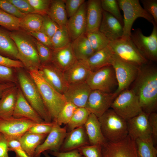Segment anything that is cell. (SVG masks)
I'll return each mask as SVG.
<instances>
[{
  "label": "cell",
  "mask_w": 157,
  "mask_h": 157,
  "mask_svg": "<svg viewBox=\"0 0 157 157\" xmlns=\"http://www.w3.org/2000/svg\"><path fill=\"white\" fill-rule=\"evenodd\" d=\"M147 64L139 66L132 89L139 98L142 111L149 114L157 108V70Z\"/></svg>",
  "instance_id": "cell-1"
},
{
  "label": "cell",
  "mask_w": 157,
  "mask_h": 157,
  "mask_svg": "<svg viewBox=\"0 0 157 157\" xmlns=\"http://www.w3.org/2000/svg\"><path fill=\"white\" fill-rule=\"evenodd\" d=\"M36 84L52 122L67 103L64 95L58 92L44 78L38 69L27 71Z\"/></svg>",
  "instance_id": "cell-2"
},
{
  "label": "cell",
  "mask_w": 157,
  "mask_h": 157,
  "mask_svg": "<svg viewBox=\"0 0 157 157\" xmlns=\"http://www.w3.org/2000/svg\"><path fill=\"white\" fill-rule=\"evenodd\" d=\"M10 36L17 47L18 60L27 70L38 69L41 64L34 38L28 33L20 28L10 32Z\"/></svg>",
  "instance_id": "cell-3"
},
{
  "label": "cell",
  "mask_w": 157,
  "mask_h": 157,
  "mask_svg": "<svg viewBox=\"0 0 157 157\" xmlns=\"http://www.w3.org/2000/svg\"><path fill=\"white\" fill-rule=\"evenodd\" d=\"M22 69H16L17 77L24 96L44 121L52 122L36 84L27 72Z\"/></svg>",
  "instance_id": "cell-4"
},
{
  "label": "cell",
  "mask_w": 157,
  "mask_h": 157,
  "mask_svg": "<svg viewBox=\"0 0 157 157\" xmlns=\"http://www.w3.org/2000/svg\"><path fill=\"white\" fill-rule=\"evenodd\" d=\"M103 134L107 141H119L128 135L127 121L110 108L98 117Z\"/></svg>",
  "instance_id": "cell-5"
},
{
  "label": "cell",
  "mask_w": 157,
  "mask_h": 157,
  "mask_svg": "<svg viewBox=\"0 0 157 157\" xmlns=\"http://www.w3.org/2000/svg\"><path fill=\"white\" fill-rule=\"evenodd\" d=\"M110 108L126 121L142 111L139 98L132 89H126L119 94Z\"/></svg>",
  "instance_id": "cell-6"
},
{
  "label": "cell",
  "mask_w": 157,
  "mask_h": 157,
  "mask_svg": "<svg viewBox=\"0 0 157 157\" xmlns=\"http://www.w3.org/2000/svg\"><path fill=\"white\" fill-rule=\"evenodd\" d=\"M117 1L119 8L122 10L124 14L122 37L130 38L132 26L138 18H143L153 25L156 24L152 16L142 7L139 0H117Z\"/></svg>",
  "instance_id": "cell-7"
},
{
  "label": "cell",
  "mask_w": 157,
  "mask_h": 157,
  "mask_svg": "<svg viewBox=\"0 0 157 157\" xmlns=\"http://www.w3.org/2000/svg\"><path fill=\"white\" fill-rule=\"evenodd\" d=\"M86 82L92 90L114 93L117 88L115 72L112 65L91 72Z\"/></svg>",
  "instance_id": "cell-8"
},
{
  "label": "cell",
  "mask_w": 157,
  "mask_h": 157,
  "mask_svg": "<svg viewBox=\"0 0 157 157\" xmlns=\"http://www.w3.org/2000/svg\"><path fill=\"white\" fill-rule=\"evenodd\" d=\"M114 54L120 59L140 66L148 61L138 51L130 38H121L110 41L108 46Z\"/></svg>",
  "instance_id": "cell-9"
},
{
  "label": "cell",
  "mask_w": 157,
  "mask_h": 157,
  "mask_svg": "<svg viewBox=\"0 0 157 157\" xmlns=\"http://www.w3.org/2000/svg\"><path fill=\"white\" fill-rule=\"evenodd\" d=\"M111 65L117 83V88L113 93L117 96L121 92L127 89L135 80L139 66L123 60L115 54Z\"/></svg>",
  "instance_id": "cell-10"
},
{
  "label": "cell",
  "mask_w": 157,
  "mask_h": 157,
  "mask_svg": "<svg viewBox=\"0 0 157 157\" xmlns=\"http://www.w3.org/2000/svg\"><path fill=\"white\" fill-rule=\"evenodd\" d=\"M152 32L150 35H143L139 28L131 33L130 38L141 54L148 60H157V25H153Z\"/></svg>",
  "instance_id": "cell-11"
},
{
  "label": "cell",
  "mask_w": 157,
  "mask_h": 157,
  "mask_svg": "<svg viewBox=\"0 0 157 157\" xmlns=\"http://www.w3.org/2000/svg\"><path fill=\"white\" fill-rule=\"evenodd\" d=\"M102 157H139L135 140L129 135L115 142L106 141L102 145Z\"/></svg>",
  "instance_id": "cell-12"
},
{
  "label": "cell",
  "mask_w": 157,
  "mask_h": 157,
  "mask_svg": "<svg viewBox=\"0 0 157 157\" xmlns=\"http://www.w3.org/2000/svg\"><path fill=\"white\" fill-rule=\"evenodd\" d=\"M37 124L24 117H0V132L7 140H19L30 128Z\"/></svg>",
  "instance_id": "cell-13"
},
{
  "label": "cell",
  "mask_w": 157,
  "mask_h": 157,
  "mask_svg": "<svg viewBox=\"0 0 157 157\" xmlns=\"http://www.w3.org/2000/svg\"><path fill=\"white\" fill-rule=\"evenodd\" d=\"M116 96L113 93H109L97 90H92L85 108L90 113L98 117L110 108Z\"/></svg>",
  "instance_id": "cell-14"
},
{
  "label": "cell",
  "mask_w": 157,
  "mask_h": 157,
  "mask_svg": "<svg viewBox=\"0 0 157 157\" xmlns=\"http://www.w3.org/2000/svg\"><path fill=\"white\" fill-rule=\"evenodd\" d=\"M149 115L142 111L127 121L128 135L134 140L152 138Z\"/></svg>",
  "instance_id": "cell-15"
},
{
  "label": "cell",
  "mask_w": 157,
  "mask_h": 157,
  "mask_svg": "<svg viewBox=\"0 0 157 157\" xmlns=\"http://www.w3.org/2000/svg\"><path fill=\"white\" fill-rule=\"evenodd\" d=\"M54 122L52 128L44 142L36 148L34 157H40L41 154L48 150L59 151L67 133L65 127H62Z\"/></svg>",
  "instance_id": "cell-16"
},
{
  "label": "cell",
  "mask_w": 157,
  "mask_h": 157,
  "mask_svg": "<svg viewBox=\"0 0 157 157\" xmlns=\"http://www.w3.org/2000/svg\"><path fill=\"white\" fill-rule=\"evenodd\" d=\"M45 80L56 90L63 94L69 84L66 81L63 72L51 63L41 65L38 69Z\"/></svg>",
  "instance_id": "cell-17"
},
{
  "label": "cell",
  "mask_w": 157,
  "mask_h": 157,
  "mask_svg": "<svg viewBox=\"0 0 157 157\" xmlns=\"http://www.w3.org/2000/svg\"><path fill=\"white\" fill-rule=\"evenodd\" d=\"M92 90L85 81L69 84L63 95L67 102L77 107H85Z\"/></svg>",
  "instance_id": "cell-18"
},
{
  "label": "cell",
  "mask_w": 157,
  "mask_h": 157,
  "mask_svg": "<svg viewBox=\"0 0 157 157\" xmlns=\"http://www.w3.org/2000/svg\"><path fill=\"white\" fill-rule=\"evenodd\" d=\"M87 3L85 1L77 12L69 18L66 26L72 42L86 31Z\"/></svg>",
  "instance_id": "cell-19"
},
{
  "label": "cell",
  "mask_w": 157,
  "mask_h": 157,
  "mask_svg": "<svg viewBox=\"0 0 157 157\" xmlns=\"http://www.w3.org/2000/svg\"><path fill=\"white\" fill-rule=\"evenodd\" d=\"M99 30L110 41L122 38L123 26L116 18L103 10L102 17Z\"/></svg>",
  "instance_id": "cell-20"
},
{
  "label": "cell",
  "mask_w": 157,
  "mask_h": 157,
  "mask_svg": "<svg viewBox=\"0 0 157 157\" xmlns=\"http://www.w3.org/2000/svg\"><path fill=\"white\" fill-rule=\"evenodd\" d=\"M90 145L84 126L67 132L59 151L66 152Z\"/></svg>",
  "instance_id": "cell-21"
},
{
  "label": "cell",
  "mask_w": 157,
  "mask_h": 157,
  "mask_svg": "<svg viewBox=\"0 0 157 157\" xmlns=\"http://www.w3.org/2000/svg\"><path fill=\"white\" fill-rule=\"evenodd\" d=\"M13 117L16 118H26L36 123L44 122L26 100L19 86Z\"/></svg>",
  "instance_id": "cell-22"
},
{
  "label": "cell",
  "mask_w": 157,
  "mask_h": 157,
  "mask_svg": "<svg viewBox=\"0 0 157 157\" xmlns=\"http://www.w3.org/2000/svg\"><path fill=\"white\" fill-rule=\"evenodd\" d=\"M114 56V53L108 46L95 52L86 60L78 61L92 72L106 66L111 65Z\"/></svg>",
  "instance_id": "cell-23"
},
{
  "label": "cell",
  "mask_w": 157,
  "mask_h": 157,
  "mask_svg": "<svg viewBox=\"0 0 157 157\" xmlns=\"http://www.w3.org/2000/svg\"><path fill=\"white\" fill-rule=\"evenodd\" d=\"M77 61L72 51L71 43L64 47L53 50L51 63L63 72Z\"/></svg>",
  "instance_id": "cell-24"
},
{
  "label": "cell",
  "mask_w": 157,
  "mask_h": 157,
  "mask_svg": "<svg viewBox=\"0 0 157 157\" xmlns=\"http://www.w3.org/2000/svg\"><path fill=\"white\" fill-rule=\"evenodd\" d=\"M86 3L87 28L85 33L99 30L103 13L101 0H89Z\"/></svg>",
  "instance_id": "cell-25"
},
{
  "label": "cell",
  "mask_w": 157,
  "mask_h": 157,
  "mask_svg": "<svg viewBox=\"0 0 157 157\" xmlns=\"http://www.w3.org/2000/svg\"><path fill=\"white\" fill-rule=\"evenodd\" d=\"M90 145L104 144L107 141L101 129L98 117L91 113L84 125Z\"/></svg>",
  "instance_id": "cell-26"
},
{
  "label": "cell",
  "mask_w": 157,
  "mask_h": 157,
  "mask_svg": "<svg viewBox=\"0 0 157 157\" xmlns=\"http://www.w3.org/2000/svg\"><path fill=\"white\" fill-rule=\"evenodd\" d=\"M19 86L17 85L7 90L0 99V117L13 116L16 105Z\"/></svg>",
  "instance_id": "cell-27"
},
{
  "label": "cell",
  "mask_w": 157,
  "mask_h": 157,
  "mask_svg": "<svg viewBox=\"0 0 157 157\" xmlns=\"http://www.w3.org/2000/svg\"><path fill=\"white\" fill-rule=\"evenodd\" d=\"M0 55L18 60L16 45L10 36V32L0 26Z\"/></svg>",
  "instance_id": "cell-28"
},
{
  "label": "cell",
  "mask_w": 157,
  "mask_h": 157,
  "mask_svg": "<svg viewBox=\"0 0 157 157\" xmlns=\"http://www.w3.org/2000/svg\"><path fill=\"white\" fill-rule=\"evenodd\" d=\"M91 72L83 64L78 61L63 74L70 84L86 81Z\"/></svg>",
  "instance_id": "cell-29"
},
{
  "label": "cell",
  "mask_w": 157,
  "mask_h": 157,
  "mask_svg": "<svg viewBox=\"0 0 157 157\" xmlns=\"http://www.w3.org/2000/svg\"><path fill=\"white\" fill-rule=\"evenodd\" d=\"M71 45L73 53L78 61L86 60L95 53L85 33L72 41Z\"/></svg>",
  "instance_id": "cell-30"
},
{
  "label": "cell",
  "mask_w": 157,
  "mask_h": 157,
  "mask_svg": "<svg viewBox=\"0 0 157 157\" xmlns=\"http://www.w3.org/2000/svg\"><path fill=\"white\" fill-rule=\"evenodd\" d=\"M47 14L60 27L66 26L68 19L64 0H53Z\"/></svg>",
  "instance_id": "cell-31"
},
{
  "label": "cell",
  "mask_w": 157,
  "mask_h": 157,
  "mask_svg": "<svg viewBox=\"0 0 157 157\" xmlns=\"http://www.w3.org/2000/svg\"><path fill=\"white\" fill-rule=\"evenodd\" d=\"M48 134H36L27 131L18 140L27 154L31 157H34L36 148Z\"/></svg>",
  "instance_id": "cell-32"
},
{
  "label": "cell",
  "mask_w": 157,
  "mask_h": 157,
  "mask_svg": "<svg viewBox=\"0 0 157 157\" xmlns=\"http://www.w3.org/2000/svg\"><path fill=\"white\" fill-rule=\"evenodd\" d=\"M43 19V15L38 14H26L20 19L19 28L28 33L40 31Z\"/></svg>",
  "instance_id": "cell-33"
},
{
  "label": "cell",
  "mask_w": 157,
  "mask_h": 157,
  "mask_svg": "<svg viewBox=\"0 0 157 157\" xmlns=\"http://www.w3.org/2000/svg\"><path fill=\"white\" fill-rule=\"evenodd\" d=\"M90 113L85 107H77L65 127L67 132L84 126Z\"/></svg>",
  "instance_id": "cell-34"
},
{
  "label": "cell",
  "mask_w": 157,
  "mask_h": 157,
  "mask_svg": "<svg viewBox=\"0 0 157 157\" xmlns=\"http://www.w3.org/2000/svg\"><path fill=\"white\" fill-rule=\"evenodd\" d=\"M139 157H157V150L152 138L135 140Z\"/></svg>",
  "instance_id": "cell-35"
},
{
  "label": "cell",
  "mask_w": 157,
  "mask_h": 157,
  "mask_svg": "<svg viewBox=\"0 0 157 157\" xmlns=\"http://www.w3.org/2000/svg\"><path fill=\"white\" fill-rule=\"evenodd\" d=\"M85 34L95 52L109 46L110 41L99 30L86 32Z\"/></svg>",
  "instance_id": "cell-36"
},
{
  "label": "cell",
  "mask_w": 157,
  "mask_h": 157,
  "mask_svg": "<svg viewBox=\"0 0 157 157\" xmlns=\"http://www.w3.org/2000/svg\"><path fill=\"white\" fill-rule=\"evenodd\" d=\"M51 39L53 50L65 47L72 42L66 26L60 27Z\"/></svg>",
  "instance_id": "cell-37"
},
{
  "label": "cell",
  "mask_w": 157,
  "mask_h": 157,
  "mask_svg": "<svg viewBox=\"0 0 157 157\" xmlns=\"http://www.w3.org/2000/svg\"><path fill=\"white\" fill-rule=\"evenodd\" d=\"M20 19L0 8V26L11 31L19 29Z\"/></svg>",
  "instance_id": "cell-38"
},
{
  "label": "cell",
  "mask_w": 157,
  "mask_h": 157,
  "mask_svg": "<svg viewBox=\"0 0 157 157\" xmlns=\"http://www.w3.org/2000/svg\"><path fill=\"white\" fill-rule=\"evenodd\" d=\"M77 108L71 103L67 102L58 113L54 122L60 126L62 124L67 125Z\"/></svg>",
  "instance_id": "cell-39"
},
{
  "label": "cell",
  "mask_w": 157,
  "mask_h": 157,
  "mask_svg": "<svg viewBox=\"0 0 157 157\" xmlns=\"http://www.w3.org/2000/svg\"><path fill=\"white\" fill-rule=\"evenodd\" d=\"M102 10L116 18L123 26V17L120 13L117 0H101Z\"/></svg>",
  "instance_id": "cell-40"
},
{
  "label": "cell",
  "mask_w": 157,
  "mask_h": 157,
  "mask_svg": "<svg viewBox=\"0 0 157 157\" xmlns=\"http://www.w3.org/2000/svg\"><path fill=\"white\" fill-rule=\"evenodd\" d=\"M39 59L41 65L51 62L53 50L37 40L34 38Z\"/></svg>",
  "instance_id": "cell-41"
},
{
  "label": "cell",
  "mask_w": 157,
  "mask_h": 157,
  "mask_svg": "<svg viewBox=\"0 0 157 157\" xmlns=\"http://www.w3.org/2000/svg\"><path fill=\"white\" fill-rule=\"evenodd\" d=\"M42 15L43 19L40 31L51 39L60 27L47 14Z\"/></svg>",
  "instance_id": "cell-42"
},
{
  "label": "cell",
  "mask_w": 157,
  "mask_h": 157,
  "mask_svg": "<svg viewBox=\"0 0 157 157\" xmlns=\"http://www.w3.org/2000/svg\"><path fill=\"white\" fill-rule=\"evenodd\" d=\"M101 147V145L90 144L81 147L77 149L84 157H102Z\"/></svg>",
  "instance_id": "cell-43"
},
{
  "label": "cell",
  "mask_w": 157,
  "mask_h": 157,
  "mask_svg": "<svg viewBox=\"0 0 157 157\" xmlns=\"http://www.w3.org/2000/svg\"><path fill=\"white\" fill-rule=\"evenodd\" d=\"M36 13L42 15L47 14L50 6V0H27Z\"/></svg>",
  "instance_id": "cell-44"
},
{
  "label": "cell",
  "mask_w": 157,
  "mask_h": 157,
  "mask_svg": "<svg viewBox=\"0 0 157 157\" xmlns=\"http://www.w3.org/2000/svg\"><path fill=\"white\" fill-rule=\"evenodd\" d=\"M54 124V122H47L44 121L32 126L27 132L39 134H48L51 131Z\"/></svg>",
  "instance_id": "cell-45"
},
{
  "label": "cell",
  "mask_w": 157,
  "mask_h": 157,
  "mask_svg": "<svg viewBox=\"0 0 157 157\" xmlns=\"http://www.w3.org/2000/svg\"><path fill=\"white\" fill-rule=\"evenodd\" d=\"M9 83H16L13 69L0 65V84Z\"/></svg>",
  "instance_id": "cell-46"
},
{
  "label": "cell",
  "mask_w": 157,
  "mask_h": 157,
  "mask_svg": "<svg viewBox=\"0 0 157 157\" xmlns=\"http://www.w3.org/2000/svg\"><path fill=\"white\" fill-rule=\"evenodd\" d=\"M0 8L19 19L22 18L26 14L20 11L8 0H0Z\"/></svg>",
  "instance_id": "cell-47"
},
{
  "label": "cell",
  "mask_w": 157,
  "mask_h": 157,
  "mask_svg": "<svg viewBox=\"0 0 157 157\" xmlns=\"http://www.w3.org/2000/svg\"><path fill=\"white\" fill-rule=\"evenodd\" d=\"M68 18L74 15L81 6L85 1V0H64Z\"/></svg>",
  "instance_id": "cell-48"
},
{
  "label": "cell",
  "mask_w": 157,
  "mask_h": 157,
  "mask_svg": "<svg viewBox=\"0 0 157 157\" xmlns=\"http://www.w3.org/2000/svg\"><path fill=\"white\" fill-rule=\"evenodd\" d=\"M8 141V151L14 152L15 157H31L23 149L18 140L13 139Z\"/></svg>",
  "instance_id": "cell-49"
},
{
  "label": "cell",
  "mask_w": 157,
  "mask_h": 157,
  "mask_svg": "<svg viewBox=\"0 0 157 157\" xmlns=\"http://www.w3.org/2000/svg\"><path fill=\"white\" fill-rule=\"evenodd\" d=\"M143 8L153 17L157 24V0H141Z\"/></svg>",
  "instance_id": "cell-50"
},
{
  "label": "cell",
  "mask_w": 157,
  "mask_h": 157,
  "mask_svg": "<svg viewBox=\"0 0 157 157\" xmlns=\"http://www.w3.org/2000/svg\"><path fill=\"white\" fill-rule=\"evenodd\" d=\"M22 13L27 14L35 13V11L27 0H8Z\"/></svg>",
  "instance_id": "cell-51"
},
{
  "label": "cell",
  "mask_w": 157,
  "mask_h": 157,
  "mask_svg": "<svg viewBox=\"0 0 157 157\" xmlns=\"http://www.w3.org/2000/svg\"><path fill=\"white\" fill-rule=\"evenodd\" d=\"M0 65L13 69L25 68L23 63L20 61L13 59L0 55Z\"/></svg>",
  "instance_id": "cell-52"
},
{
  "label": "cell",
  "mask_w": 157,
  "mask_h": 157,
  "mask_svg": "<svg viewBox=\"0 0 157 157\" xmlns=\"http://www.w3.org/2000/svg\"><path fill=\"white\" fill-rule=\"evenodd\" d=\"M28 33L39 42L53 50L51 39L47 35L40 31Z\"/></svg>",
  "instance_id": "cell-53"
},
{
  "label": "cell",
  "mask_w": 157,
  "mask_h": 157,
  "mask_svg": "<svg viewBox=\"0 0 157 157\" xmlns=\"http://www.w3.org/2000/svg\"><path fill=\"white\" fill-rule=\"evenodd\" d=\"M149 119L153 141L156 146L157 142V114L156 112L149 114Z\"/></svg>",
  "instance_id": "cell-54"
},
{
  "label": "cell",
  "mask_w": 157,
  "mask_h": 157,
  "mask_svg": "<svg viewBox=\"0 0 157 157\" xmlns=\"http://www.w3.org/2000/svg\"><path fill=\"white\" fill-rule=\"evenodd\" d=\"M49 153L56 157H82V156L78 149L66 152L49 151Z\"/></svg>",
  "instance_id": "cell-55"
},
{
  "label": "cell",
  "mask_w": 157,
  "mask_h": 157,
  "mask_svg": "<svg viewBox=\"0 0 157 157\" xmlns=\"http://www.w3.org/2000/svg\"><path fill=\"white\" fill-rule=\"evenodd\" d=\"M8 151V140L4 135L0 132V157H10Z\"/></svg>",
  "instance_id": "cell-56"
},
{
  "label": "cell",
  "mask_w": 157,
  "mask_h": 157,
  "mask_svg": "<svg viewBox=\"0 0 157 157\" xmlns=\"http://www.w3.org/2000/svg\"><path fill=\"white\" fill-rule=\"evenodd\" d=\"M16 85V83H13L0 84V99L4 92L7 90Z\"/></svg>",
  "instance_id": "cell-57"
},
{
  "label": "cell",
  "mask_w": 157,
  "mask_h": 157,
  "mask_svg": "<svg viewBox=\"0 0 157 157\" xmlns=\"http://www.w3.org/2000/svg\"><path fill=\"white\" fill-rule=\"evenodd\" d=\"M43 153L44 154L45 157H51L45 151L43 152Z\"/></svg>",
  "instance_id": "cell-58"
},
{
  "label": "cell",
  "mask_w": 157,
  "mask_h": 157,
  "mask_svg": "<svg viewBox=\"0 0 157 157\" xmlns=\"http://www.w3.org/2000/svg\"><path fill=\"white\" fill-rule=\"evenodd\" d=\"M82 157H84L83 156H82Z\"/></svg>",
  "instance_id": "cell-59"
}]
</instances>
